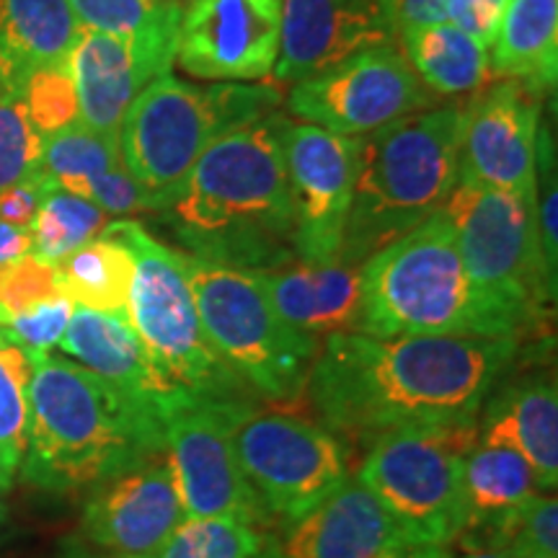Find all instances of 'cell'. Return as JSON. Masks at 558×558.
Listing matches in <instances>:
<instances>
[{
  "mask_svg": "<svg viewBox=\"0 0 558 558\" xmlns=\"http://www.w3.org/2000/svg\"><path fill=\"white\" fill-rule=\"evenodd\" d=\"M409 541L386 507L360 478H347L298 520L264 535L256 558H375Z\"/></svg>",
  "mask_w": 558,
  "mask_h": 558,
  "instance_id": "21",
  "label": "cell"
},
{
  "mask_svg": "<svg viewBox=\"0 0 558 558\" xmlns=\"http://www.w3.org/2000/svg\"><path fill=\"white\" fill-rule=\"evenodd\" d=\"M360 333L514 337L473 288L445 209L362 264Z\"/></svg>",
  "mask_w": 558,
  "mask_h": 558,
  "instance_id": "5",
  "label": "cell"
},
{
  "mask_svg": "<svg viewBox=\"0 0 558 558\" xmlns=\"http://www.w3.org/2000/svg\"><path fill=\"white\" fill-rule=\"evenodd\" d=\"M186 520L171 460L163 452L88 492L81 538L117 558H148Z\"/></svg>",
  "mask_w": 558,
  "mask_h": 558,
  "instance_id": "18",
  "label": "cell"
},
{
  "mask_svg": "<svg viewBox=\"0 0 558 558\" xmlns=\"http://www.w3.org/2000/svg\"><path fill=\"white\" fill-rule=\"evenodd\" d=\"M543 96L525 81L499 78L481 86L463 109L460 181L492 190L535 192Z\"/></svg>",
  "mask_w": 558,
  "mask_h": 558,
  "instance_id": "17",
  "label": "cell"
},
{
  "mask_svg": "<svg viewBox=\"0 0 558 558\" xmlns=\"http://www.w3.org/2000/svg\"><path fill=\"white\" fill-rule=\"evenodd\" d=\"M279 316L298 331L324 341L337 333H360L362 267L344 262H290L256 271Z\"/></svg>",
  "mask_w": 558,
  "mask_h": 558,
  "instance_id": "22",
  "label": "cell"
},
{
  "mask_svg": "<svg viewBox=\"0 0 558 558\" xmlns=\"http://www.w3.org/2000/svg\"><path fill=\"white\" fill-rule=\"evenodd\" d=\"M5 518H9V505H5V494L0 492V530L5 525Z\"/></svg>",
  "mask_w": 558,
  "mask_h": 558,
  "instance_id": "47",
  "label": "cell"
},
{
  "mask_svg": "<svg viewBox=\"0 0 558 558\" xmlns=\"http://www.w3.org/2000/svg\"><path fill=\"white\" fill-rule=\"evenodd\" d=\"M135 259L128 320L156 365L173 383L205 401H254L246 383L209 344L194 303L181 251L160 243L137 220L107 222Z\"/></svg>",
  "mask_w": 558,
  "mask_h": 558,
  "instance_id": "9",
  "label": "cell"
},
{
  "mask_svg": "<svg viewBox=\"0 0 558 558\" xmlns=\"http://www.w3.org/2000/svg\"><path fill=\"white\" fill-rule=\"evenodd\" d=\"M452 558H507V550H501V548H478V550H469V554L452 556Z\"/></svg>",
  "mask_w": 558,
  "mask_h": 558,
  "instance_id": "45",
  "label": "cell"
},
{
  "mask_svg": "<svg viewBox=\"0 0 558 558\" xmlns=\"http://www.w3.org/2000/svg\"><path fill=\"white\" fill-rule=\"evenodd\" d=\"M478 424L481 442L514 448L533 465L543 492L558 484V390L548 373L509 380L486 399Z\"/></svg>",
  "mask_w": 558,
  "mask_h": 558,
  "instance_id": "23",
  "label": "cell"
},
{
  "mask_svg": "<svg viewBox=\"0 0 558 558\" xmlns=\"http://www.w3.org/2000/svg\"><path fill=\"white\" fill-rule=\"evenodd\" d=\"M197 313L215 352L254 396L292 403L305 393L320 341L279 316L256 271L202 262L181 251Z\"/></svg>",
  "mask_w": 558,
  "mask_h": 558,
  "instance_id": "7",
  "label": "cell"
},
{
  "mask_svg": "<svg viewBox=\"0 0 558 558\" xmlns=\"http://www.w3.org/2000/svg\"><path fill=\"white\" fill-rule=\"evenodd\" d=\"M284 0H190L177 62L192 78L256 83L275 73Z\"/></svg>",
  "mask_w": 558,
  "mask_h": 558,
  "instance_id": "15",
  "label": "cell"
},
{
  "mask_svg": "<svg viewBox=\"0 0 558 558\" xmlns=\"http://www.w3.org/2000/svg\"><path fill=\"white\" fill-rule=\"evenodd\" d=\"M230 439L248 486L279 525L298 520L349 478L344 442L308 418L235 401Z\"/></svg>",
  "mask_w": 558,
  "mask_h": 558,
  "instance_id": "11",
  "label": "cell"
},
{
  "mask_svg": "<svg viewBox=\"0 0 558 558\" xmlns=\"http://www.w3.org/2000/svg\"><path fill=\"white\" fill-rule=\"evenodd\" d=\"M407 558H452V550L448 546H422L411 548Z\"/></svg>",
  "mask_w": 558,
  "mask_h": 558,
  "instance_id": "44",
  "label": "cell"
},
{
  "mask_svg": "<svg viewBox=\"0 0 558 558\" xmlns=\"http://www.w3.org/2000/svg\"><path fill=\"white\" fill-rule=\"evenodd\" d=\"M507 5L509 0H448V21L488 50L497 37Z\"/></svg>",
  "mask_w": 558,
  "mask_h": 558,
  "instance_id": "40",
  "label": "cell"
},
{
  "mask_svg": "<svg viewBox=\"0 0 558 558\" xmlns=\"http://www.w3.org/2000/svg\"><path fill=\"white\" fill-rule=\"evenodd\" d=\"M68 298L78 308L128 318L135 259L122 241L101 230L99 239L54 262Z\"/></svg>",
  "mask_w": 558,
  "mask_h": 558,
  "instance_id": "28",
  "label": "cell"
},
{
  "mask_svg": "<svg viewBox=\"0 0 558 558\" xmlns=\"http://www.w3.org/2000/svg\"><path fill=\"white\" fill-rule=\"evenodd\" d=\"M58 347L65 357L99 375L132 409L163 424V429L173 411L197 399L156 365L124 316H109L75 305Z\"/></svg>",
  "mask_w": 558,
  "mask_h": 558,
  "instance_id": "20",
  "label": "cell"
},
{
  "mask_svg": "<svg viewBox=\"0 0 558 558\" xmlns=\"http://www.w3.org/2000/svg\"><path fill=\"white\" fill-rule=\"evenodd\" d=\"M541 492L533 465L518 450L478 439L463 460L465 527L458 538L473 533L488 535Z\"/></svg>",
  "mask_w": 558,
  "mask_h": 558,
  "instance_id": "25",
  "label": "cell"
},
{
  "mask_svg": "<svg viewBox=\"0 0 558 558\" xmlns=\"http://www.w3.org/2000/svg\"><path fill=\"white\" fill-rule=\"evenodd\" d=\"M41 169V135L26 117L19 96L0 90V190Z\"/></svg>",
  "mask_w": 558,
  "mask_h": 558,
  "instance_id": "35",
  "label": "cell"
},
{
  "mask_svg": "<svg viewBox=\"0 0 558 558\" xmlns=\"http://www.w3.org/2000/svg\"><path fill=\"white\" fill-rule=\"evenodd\" d=\"M60 558H117V556H109L104 554V550L94 548L90 543L83 541L81 535H70V538L62 541Z\"/></svg>",
  "mask_w": 558,
  "mask_h": 558,
  "instance_id": "43",
  "label": "cell"
},
{
  "mask_svg": "<svg viewBox=\"0 0 558 558\" xmlns=\"http://www.w3.org/2000/svg\"><path fill=\"white\" fill-rule=\"evenodd\" d=\"M288 109L303 124L362 137L416 111L435 109V96L414 75L401 45H383L292 83Z\"/></svg>",
  "mask_w": 558,
  "mask_h": 558,
  "instance_id": "12",
  "label": "cell"
},
{
  "mask_svg": "<svg viewBox=\"0 0 558 558\" xmlns=\"http://www.w3.org/2000/svg\"><path fill=\"white\" fill-rule=\"evenodd\" d=\"M230 403L192 399L166 422V456L190 520H233L264 530L275 525L243 476L233 439Z\"/></svg>",
  "mask_w": 558,
  "mask_h": 558,
  "instance_id": "13",
  "label": "cell"
},
{
  "mask_svg": "<svg viewBox=\"0 0 558 558\" xmlns=\"http://www.w3.org/2000/svg\"><path fill=\"white\" fill-rule=\"evenodd\" d=\"M68 295L58 267L37 254H24L9 264H0V326L37 305Z\"/></svg>",
  "mask_w": 558,
  "mask_h": 558,
  "instance_id": "34",
  "label": "cell"
},
{
  "mask_svg": "<svg viewBox=\"0 0 558 558\" xmlns=\"http://www.w3.org/2000/svg\"><path fill=\"white\" fill-rule=\"evenodd\" d=\"M107 222L109 215H104L94 202L54 186L41 202L32 226V254L52 264L60 262L62 256L99 239Z\"/></svg>",
  "mask_w": 558,
  "mask_h": 558,
  "instance_id": "31",
  "label": "cell"
},
{
  "mask_svg": "<svg viewBox=\"0 0 558 558\" xmlns=\"http://www.w3.org/2000/svg\"><path fill=\"white\" fill-rule=\"evenodd\" d=\"M442 209L456 228L458 251L478 298L509 333L522 339L556 300V279L541 251L535 192L458 181Z\"/></svg>",
  "mask_w": 558,
  "mask_h": 558,
  "instance_id": "8",
  "label": "cell"
},
{
  "mask_svg": "<svg viewBox=\"0 0 558 558\" xmlns=\"http://www.w3.org/2000/svg\"><path fill=\"white\" fill-rule=\"evenodd\" d=\"M488 70L494 78L525 81L541 94L556 88L558 73V0H509Z\"/></svg>",
  "mask_w": 558,
  "mask_h": 558,
  "instance_id": "26",
  "label": "cell"
},
{
  "mask_svg": "<svg viewBox=\"0 0 558 558\" xmlns=\"http://www.w3.org/2000/svg\"><path fill=\"white\" fill-rule=\"evenodd\" d=\"M284 166L295 215V256L308 264L337 262L352 205L357 140L290 122Z\"/></svg>",
  "mask_w": 558,
  "mask_h": 558,
  "instance_id": "16",
  "label": "cell"
},
{
  "mask_svg": "<svg viewBox=\"0 0 558 558\" xmlns=\"http://www.w3.org/2000/svg\"><path fill=\"white\" fill-rule=\"evenodd\" d=\"M179 3H181V5H186V3H190V0H179Z\"/></svg>",
  "mask_w": 558,
  "mask_h": 558,
  "instance_id": "48",
  "label": "cell"
},
{
  "mask_svg": "<svg viewBox=\"0 0 558 558\" xmlns=\"http://www.w3.org/2000/svg\"><path fill=\"white\" fill-rule=\"evenodd\" d=\"M29 432L19 476L52 497L88 494L166 450L163 424L65 354L29 352Z\"/></svg>",
  "mask_w": 558,
  "mask_h": 558,
  "instance_id": "3",
  "label": "cell"
},
{
  "mask_svg": "<svg viewBox=\"0 0 558 558\" xmlns=\"http://www.w3.org/2000/svg\"><path fill=\"white\" fill-rule=\"evenodd\" d=\"M120 163V135H104L81 120L41 140V169L60 190L78 197L90 181Z\"/></svg>",
  "mask_w": 558,
  "mask_h": 558,
  "instance_id": "29",
  "label": "cell"
},
{
  "mask_svg": "<svg viewBox=\"0 0 558 558\" xmlns=\"http://www.w3.org/2000/svg\"><path fill=\"white\" fill-rule=\"evenodd\" d=\"M181 11L137 34L81 29L68 62L78 94L81 122L86 128L120 135L124 111L140 90L171 73L177 65Z\"/></svg>",
  "mask_w": 558,
  "mask_h": 558,
  "instance_id": "14",
  "label": "cell"
},
{
  "mask_svg": "<svg viewBox=\"0 0 558 558\" xmlns=\"http://www.w3.org/2000/svg\"><path fill=\"white\" fill-rule=\"evenodd\" d=\"M83 199L94 202L104 215H114V218H124V215L137 213H160L163 202L156 194L145 190L132 173L124 169V163L114 166L101 177H96L81 194Z\"/></svg>",
  "mask_w": 558,
  "mask_h": 558,
  "instance_id": "38",
  "label": "cell"
},
{
  "mask_svg": "<svg viewBox=\"0 0 558 558\" xmlns=\"http://www.w3.org/2000/svg\"><path fill=\"white\" fill-rule=\"evenodd\" d=\"M399 45L414 75L432 96L476 94L492 78L486 47L450 21L401 32Z\"/></svg>",
  "mask_w": 558,
  "mask_h": 558,
  "instance_id": "27",
  "label": "cell"
},
{
  "mask_svg": "<svg viewBox=\"0 0 558 558\" xmlns=\"http://www.w3.org/2000/svg\"><path fill=\"white\" fill-rule=\"evenodd\" d=\"M264 535V530L243 522L186 518L148 558H256Z\"/></svg>",
  "mask_w": 558,
  "mask_h": 558,
  "instance_id": "32",
  "label": "cell"
},
{
  "mask_svg": "<svg viewBox=\"0 0 558 558\" xmlns=\"http://www.w3.org/2000/svg\"><path fill=\"white\" fill-rule=\"evenodd\" d=\"M269 83H190L160 75L124 111L120 156L124 169L169 207L194 163L218 140L279 109ZM160 209V213H163Z\"/></svg>",
  "mask_w": 558,
  "mask_h": 558,
  "instance_id": "6",
  "label": "cell"
},
{
  "mask_svg": "<svg viewBox=\"0 0 558 558\" xmlns=\"http://www.w3.org/2000/svg\"><path fill=\"white\" fill-rule=\"evenodd\" d=\"M476 442L478 418L414 424L375 437L357 478L386 507L411 548L448 546L463 533V460Z\"/></svg>",
  "mask_w": 558,
  "mask_h": 558,
  "instance_id": "10",
  "label": "cell"
},
{
  "mask_svg": "<svg viewBox=\"0 0 558 558\" xmlns=\"http://www.w3.org/2000/svg\"><path fill=\"white\" fill-rule=\"evenodd\" d=\"M78 34L68 0H0V90L21 99L37 70L70 60Z\"/></svg>",
  "mask_w": 558,
  "mask_h": 558,
  "instance_id": "24",
  "label": "cell"
},
{
  "mask_svg": "<svg viewBox=\"0 0 558 558\" xmlns=\"http://www.w3.org/2000/svg\"><path fill=\"white\" fill-rule=\"evenodd\" d=\"M507 558H558V556H546V554H538V550H530V548H509Z\"/></svg>",
  "mask_w": 558,
  "mask_h": 558,
  "instance_id": "46",
  "label": "cell"
},
{
  "mask_svg": "<svg viewBox=\"0 0 558 558\" xmlns=\"http://www.w3.org/2000/svg\"><path fill=\"white\" fill-rule=\"evenodd\" d=\"M68 5L81 29L101 34H137L184 9L179 0H68Z\"/></svg>",
  "mask_w": 558,
  "mask_h": 558,
  "instance_id": "36",
  "label": "cell"
},
{
  "mask_svg": "<svg viewBox=\"0 0 558 558\" xmlns=\"http://www.w3.org/2000/svg\"><path fill=\"white\" fill-rule=\"evenodd\" d=\"M54 186L58 184L47 177L45 169H39L37 173H32L29 179L0 190V220L9 222V226L32 230L41 202H45V197L54 190Z\"/></svg>",
  "mask_w": 558,
  "mask_h": 558,
  "instance_id": "39",
  "label": "cell"
},
{
  "mask_svg": "<svg viewBox=\"0 0 558 558\" xmlns=\"http://www.w3.org/2000/svg\"><path fill=\"white\" fill-rule=\"evenodd\" d=\"M271 111L230 132L186 173L160 220L186 254L222 267L269 271L295 262V215L284 132Z\"/></svg>",
  "mask_w": 558,
  "mask_h": 558,
  "instance_id": "2",
  "label": "cell"
},
{
  "mask_svg": "<svg viewBox=\"0 0 558 558\" xmlns=\"http://www.w3.org/2000/svg\"><path fill=\"white\" fill-rule=\"evenodd\" d=\"M32 354L0 337V492L16 484L29 432Z\"/></svg>",
  "mask_w": 558,
  "mask_h": 558,
  "instance_id": "30",
  "label": "cell"
},
{
  "mask_svg": "<svg viewBox=\"0 0 558 558\" xmlns=\"http://www.w3.org/2000/svg\"><path fill=\"white\" fill-rule=\"evenodd\" d=\"M73 311L75 303L68 295L47 300V303L21 313L9 324L0 326V337L13 341L26 352H52L60 344L70 318H73Z\"/></svg>",
  "mask_w": 558,
  "mask_h": 558,
  "instance_id": "37",
  "label": "cell"
},
{
  "mask_svg": "<svg viewBox=\"0 0 558 558\" xmlns=\"http://www.w3.org/2000/svg\"><path fill=\"white\" fill-rule=\"evenodd\" d=\"M518 349L514 337L337 333L320 341L305 393L326 429L352 437L476 422Z\"/></svg>",
  "mask_w": 558,
  "mask_h": 558,
  "instance_id": "1",
  "label": "cell"
},
{
  "mask_svg": "<svg viewBox=\"0 0 558 558\" xmlns=\"http://www.w3.org/2000/svg\"><path fill=\"white\" fill-rule=\"evenodd\" d=\"M463 109L435 107L357 140L354 190L339 262L362 267L448 205L460 181Z\"/></svg>",
  "mask_w": 558,
  "mask_h": 558,
  "instance_id": "4",
  "label": "cell"
},
{
  "mask_svg": "<svg viewBox=\"0 0 558 558\" xmlns=\"http://www.w3.org/2000/svg\"><path fill=\"white\" fill-rule=\"evenodd\" d=\"M383 45H399L396 0H284L271 75L298 83Z\"/></svg>",
  "mask_w": 558,
  "mask_h": 558,
  "instance_id": "19",
  "label": "cell"
},
{
  "mask_svg": "<svg viewBox=\"0 0 558 558\" xmlns=\"http://www.w3.org/2000/svg\"><path fill=\"white\" fill-rule=\"evenodd\" d=\"M24 254H32V230L0 220V264H9Z\"/></svg>",
  "mask_w": 558,
  "mask_h": 558,
  "instance_id": "42",
  "label": "cell"
},
{
  "mask_svg": "<svg viewBox=\"0 0 558 558\" xmlns=\"http://www.w3.org/2000/svg\"><path fill=\"white\" fill-rule=\"evenodd\" d=\"M21 104H24L26 117H29L41 140L78 122V94H75L70 62L37 70L21 90Z\"/></svg>",
  "mask_w": 558,
  "mask_h": 558,
  "instance_id": "33",
  "label": "cell"
},
{
  "mask_svg": "<svg viewBox=\"0 0 558 558\" xmlns=\"http://www.w3.org/2000/svg\"><path fill=\"white\" fill-rule=\"evenodd\" d=\"M448 21V0H396L399 34Z\"/></svg>",
  "mask_w": 558,
  "mask_h": 558,
  "instance_id": "41",
  "label": "cell"
}]
</instances>
